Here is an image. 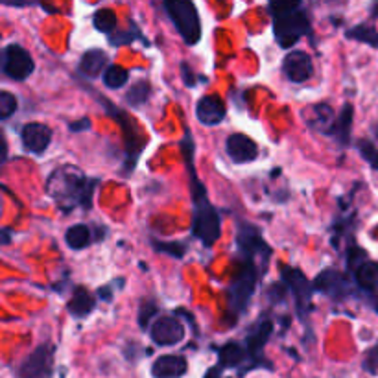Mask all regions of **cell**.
<instances>
[{
	"instance_id": "cell-31",
	"label": "cell",
	"mask_w": 378,
	"mask_h": 378,
	"mask_svg": "<svg viewBox=\"0 0 378 378\" xmlns=\"http://www.w3.org/2000/svg\"><path fill=\"white\" fill-rule=\"evenodd\" d=\"M151 246H154V249L157 253H165V255H168V257H174V258H183L185 255H187V251H189V247H187V244L185 242H157V240H151Z\"/></svg>"
},
{
	"instance_id": "cell-17",
	"label": "cell",
	"mask_w": 378,
	"mask_h": 378,
	"mask_svg": "<svg viewBox=\"0 0 378 378\" xmlns=\"http://www.w3.org/2000/svg\"><path fill=\"white\" fill-rule=\"evenodd\" d=\"M304 115H308L306 124H308L310 129L323 133V135H334V127H336V118L338 116H334L333 107L328 103H314V105H310L308 109L304 111Z\"/></svg>"
},
{
	"instance_id": "cell-15",
	"label": "cell",
	"mask_w": 378,
	"mask_h": 378,
	"mask_svg": "<svg viewBox=\"0 0 378 378\" xmlns=\"http://www.w3.org/2000/svg\"><path fill=\"white\" fill-rule=\"evenodd\" d=\"M225 115H227V107H225L224 100L216 94L201 96L196 103V118L203 126H218L224 122Z\"/></svg>"
},
{
	"instance_id": "cell-27",
	"label": "cell",
	"mask_w": 378,
	"mask_h": 378,
	"mask_svg": "<svg viewBox=\"0 0 378 378\" xmlns=\"http://www.w3.org/2000/svg\"><path fill=\"white\" fill-rule=\"evenodd\" d=\"M135 41H143L146 45H149V41L140 34V30L133 21H129V30H122V32H116V34L109 35V45L113 46H124L132 45Z\"/></svg>"
},
{
	"instance_id": "cell-30",
	"label": "cell",
	"mask_w": 378,
	"mask_h": 378,
	"mask_svg": "<svg viewBox=\"0 0 378 378\" xmlns=\"http://www.w3.org/2000/svg\"><path fill=\"white\" fill-rule=\"evenodd\" d=\"M159 314V306H157V303H155L154 299H148V301H144L143 304H140V308H138V327H140V330H149L151 328V321H154L155 315Z\"/></svg>"
},
{
	"instance_id": "cell-28",
	"label": "cell",
	"mask_w": 378,
	"mask_h": 378,
	"mask_svg": "<svg viewBox=\"0 0 378 378\" xmlns=\"http://www.w3.org/2000/svg\"><path fill=\"white\" fill-rule=\"evenodd\" d=\"M102 80L103 85L107 87V89H122L129 81V74L120 65H109L107 70L103 72Z\"/></svg>"
},
{
	"instance_id": "cell-35",
	"label": "cell",
	"mask_w": 378,
	"mask_h": 378,
	"mask_svg": "<svg viewBox=\"0 0 378 378\" xmlns=\"http://www.w3.org/2000/svg\"><path fill=\"white\" fill-rule=\"evenodd\" d=\"M361 367L372 377H378V345L367 350L366 356H364V361H361Z\"/></svg>"
},
{
	"instance_id": "cell-1",
	"label": "cell",
	"mask_w": 378,
	"mask_h": 378,
	"mask_svg": "<svg viewBox=\"0 0 378 378\" xmlns=\"http://www.w3.org/2000/svg\"><path fill=\"white\" fill-rule=\"evenodd\" d=\"M235 246L236 269L227 288L231 323H236L247 312L253 293L266 273L269 258L273 253L271 247L264 242L260 229L246 222H238Z\"/></svg>"
},
{
	"instance_id": "cell-18",
	"label": "cell",
	"mask_w": 378,
	"mask_h": 378,
	"mask_svg": "<svg viewBox=\"0 0 378 378\" xmlns=\"http://www.w3.org/2000/svg\"><path fill=\"white\" fill-rule=\"evenodd\" d=\"M189 369V361L181 355H162L151 366L154 378H181Z\"/></svg>"
},
{
	"instance_id": "cell-36",
	"label": "cell",
	"mask_w": 378,
	"mask_h": 378,
	"mask_svg": "<svg viewBox=\"0 0 378 378\" xmlns=\"http://www.w3.org/2000/svg\"><path fill=\"white\" fill-rule=\"evenodd\" d=\"M288 288L284 282H273L271 286H268V292H266V295H268L269 303L271 304H279L284 301V295H286Z\"/></svg>"
},
{
	"instance_id": "cell-3",
	"label": "cell",
	"mask_w": 378,
	"mask_h": 378,
	"mask_svg": "<svg viewBox=\"0 0 378 378\" xmlns=\"http://www.w3.org/2000/svg\"><path fill=\"white\" fill-rule=\"evenodd\" d=\"M100 185L98 178H87L83 170L74 165H61L46 178L45 192L65 214L76 209L89 211L92 207L94 190Z\"/></svg>"
},
{
	"instance_id": "cell-44",
	"label": "cell",
	"mask_w": 378,
	"mask_h": 378,
	"mask_svg": "<svg viewBox=\"0 0 378 378\" xmlns=\"http://www.w3.org/2000/svg\"><path fill=\"white\" fill-rule=\"evenodd\" d=\"M371 17H375V19L378 17V2H375V4L371 6Z\"/></svg>"
},
{
	"instance_id": "cell-14",
	"label": "cell",
	"mask_w": 378,
	"mask_h": 378,
	"mask_svg": "<svg viewBox=\"0 0 378 378\" xmlns=\"http://www.w3.org/2000/svg\"><path fill=\"white\" fill-rule=\"evenodd\" d=\"M282 72L292 83H304L314 72L312 58L303 50H293L282 59Z\"/></svg>"
},
{
	"instance_id": "cell-38",
	"label": "cell",
	"mask_w": 378,
	"mask_h": 378,
	"mask_svg": "<svg viewBox=\"0 0 378 378\" xmlns=\"http://www.w3.org/2000/svg\"><path fill=\"white\" fill-rule=\"evenodd\" d=\"M89 127H91V120H89V118H80L78 122L69 124V129L72 133H81L85 132V129H89Z\"/></svg>"
},
{
	"instance_id": "cell-23",
	"label": "cell",
	"mask_w": 378,
	"mask_h": 378,
	"mask_svg": "<svg viewBox=\"0 0 378 378\" xmlns=\"http://www.w3.org/2000/svg\"><path fill=\"white\" fill-rule=\"evenodd\" d=\"M249 360L247 349H244L240 344L229 342L218 350V364L222 367H238L244 361Z\"/></svg>"
},
{
	"instance_id": "cell-4",
	"label": "cell",
	"mask_w": 378,
	"mask_h": 378,
	"mask_svg": "<svg viewBox=\"0 0 378 378\" xmlns=\"http://www.w3.org/2000/svg\"><path fill=\"white\" fill-rule=\"evenodd\" d=\"M273 35L281 48H292L310 32V19L301 2H269Z\"/></svg>"
},
{
	"instance_id": "cell-2",
	"label": "cell",
	"mask_w": 378,
	"mask_h": 378,
	"mask_svg": "<svg viewBox=\"0 0 378 378\" xmlns=\"http://www.w3.org/2000/svg\"><path fill=\"white\" fill-rule=\"evenodd\" d=\"M181 151L187 160V170L190 176V190H192V203H194V211H192V236L203 244V247H212L220 238L222 233V218H220L216 207L212 205L207 194L205 185L201 183L194 167V138L187 129V135L183 140L179 143Z\"/></svg>"
},
{
	"instance_id": "cell-37",
	"label": "cell",
	"mask_w": 378,
	"mask_h": 378,
	"mask_svg": "<svg viewBox=\"0 0 378 378\" xmlns=\"http://www.w3.org/2000/svg\"><path fill=\"white\" fill-rule=\"evenodd\" d=\"M179 69H181V78H183V83L187 87H196V83H198V80H196V74L192 72V69L189 67V63L187 61H183V63L179 65Z\"/></svg>"
},
{
	"instance_id": "cell-33",
	"label": "cell",
	"mask_w": 378,
	"mask_h": 378,
	"mask_svg": "<svg viewBox=\"0 0 378 378\" xmlns=\"http://www.w3.org/2000/svg\"><path fill=\"white\" fill-rule=\"evenodd\" d=\"M356 148L360 151V155L364 159L369 162V167L372 170H377L378 172V149L377 146L371 143V140H367V138H360L358 143H356Z\"/></svg>"
},
{
	"instance_id": "cell-5",
	"label": "cell",
	"mask_w": 378,
	"mask_h": 378,
	"mask_svg": "<svg viewBox=\"0 0 378 378\" xmlns=\"http://www.w3.org/2000/svg\"><path fill=\"white\" fill-rule=\"evenodd\" d=\"M98 100L102 102V105L107 109L113 118H115L122 127V133H124V140H126V162H124V168H122V174L127 176V174L135 170L137 167V159L138 155L143 154L144 144H146V138H144L143 132H140V127L133 122V118H129L127 113H124L122 109L115 107L113 103L107 100V98L98 96Z\"/></svg>"
},
{
	"instance_id": "cell-32",
	"label": "cell",
	"mask_w": 378,
	"mask_h": 378,
	"mask_svg": "<svg viewBox=\"0 0 378 378\" xmlns=\"http://www.w3.org/2000/svg\"><path fill=\"white\" fill-rule=\"evenodd\" d=\"M366 260H369L366 249L360 246H356V244L355 246H349V249L345 253V264H347V271H349L350 275H353L356 269L360 268Z\"/></svg>"
},
{
	"instance_id": "cell-22",
	"label": "cell",
	"mask_w": 378,
	"mask_h": 378,
	"mask_svg": "<svg viewBox=\"0 0 378 378\" xmlns=\"http://www.w3.org/2000/svg\"><path fill=\"white\" fill-rule=\"evenodd\" d=\"M353 118H355V109L350 103H345L344 107L339 109V115L336 118V127H334V135L336 143L339 146L347 148L350 144V129H353Z\"/></svg>"
},
{
	"instance_id": "cell-24",
	"label": "cell",
	"mask_w": 378,
	"mask_h": 378,
	"mask_svg": "<svg viewBox=\"0 0 378 378\" xmlns=\"http://www.w3.org/2000/svg\"><path fill=\"white\" fill-rule=\"evenodd\" d=\"M92 242V231L89 225L76 224L67 229L65 233V244L72 249V251H81L85 249Z\"/></svg>"
},
{
	"instance_id": "cell-40",
	"label": "cell",
	"mask_w": 378,
	"mask_h": 378,
	"mask_svg": "<svg viewBox=\"0 0 378 378\" xmlns=\"http://www.w3.org/2000/svg\"><path fill=\"white\" fill-rule=\"evenodd\" d=\"M98 295H100V299H103V301H113V292H111V286H102L98 288Z\"/></svg>"
},
{
	"instance_id": "cell-9",
	"label": "cell",
	"mask_w": 378,
	"mask_h": 378,
	"mask_svg": "<svg viewBox=\"0 0 378 378\" xmlns=\"http://www.w3.org/2000/svg\"><path fill=\"white\" fill-rule=\"evenodd\" d=\"M54 353L52 344H43L30 353L17 367V378H52L54 372Z\"/></svg>"
},
{
	"instance_id": "cell-11",
	"label": "cell",
	"mask_w": 378,
	"mask_h": 378,
	"mask_svg": "<svg viewBox=\"0 0 378 378\" xmlns=\"http://www.w3.org/2000/svg\"><path fill=\"white\" fill-rule=\"evenodd\" d=\"M149 338L159 347H174L185 339V325L178 315H160L149 328Z\"/></svg>"
},
{
	"instance_id": "cell-26",
	"label": "cell",
	"mask_w": 378,
	"mask_h": 378,
	"mask_svg": "<svg viewBox=\"0 0 378 378\" xmlns=\"http://www.w3.org/2000/svg\"><path fill=\"white\" fill-rule=\"evenodd\" d=\"M92 24H94V28L100 32V34H107L113 35L116 28V15L113 10L109 8H100L94 12L92 15Z\"/></svg>"
},
{
	"instance_id": "cell-10",
	"label": "cell",
	"mask_w": 378,
	"mask_h": 378,
	"mask_svg": "<svg viewBox=\"0 0 378 378\" xmlns=\"http://www.w3.org/2000/svg\"><path fill=\"white\" fill-rule=\"evenodd\" d=\"M273 334V321L269 315H260L255 325L251 327V330L247 333L246 336V349L247 355H249V361H251V369L258 366H268V361L264 360V347L271 338Z\"/></svg>"
},
{
	"instance_id": "cell-8",
	"label": "cell",
	"mask_w": 378,
	"mask_h": 378,
	"mask_svg": "<svg viewBox=\"0 0 378 378\" xmlns=\"http://www.w3.org/2000/svg\"><path fill=\"white\" fill-rule=\"evenodd\" d=\"M35 61L24 46L10 43L2 48V72L6 78L15 81L28 80L34 74Z\"/></svg>"
},
{
	"instance_id": "cell-34",
	"label": "cell",
	"mask_w": 378,
	"mask_h": 378,
	"mask_svg": "<svg viewBox=\"0 0 378 378\" xmlns=\"http://www.w3.org/2000/svg\"><path fill=\"white\" fill-rule=\"evenodd\" d=\"M17 107H19L17 98L13 96L12 92H8V91L0 92V118H2V120H8V118L17 111Z\"/></svg>"
},
{
	"instance_id": "cell-21",
	"label": "cell",
	"mask_w": 378,
	"mask_h": 378,
	"mask_svg": "<svg viewBox=\"0 0 378 378\" xmlns=\"http://www.w3.org/2000/svg\"><path fill=\"white\" fill-rule=\"evenodd\" d=\"M356 286L367 293H375L378 290V262L375 260H366L360 268L353 273Z\"/></svg>"
},
{
	"instance_id": "cell-43",
	"label": "cell",
	"mask_w": 378,
	"mask_h": 378,
	"mask_svg": "<svg viewBox=\"0 0 378 378\" xmlns=\"http://www.w3.org/2000/svg\"><path fill=\"white\" fill-rule=\"evenodd\" d=\"M8 157V143H6V137H2V160H6Z\"/></svg>"
},
{
	"instance_id": "cell-19",
	"label": "cell",
	"mask_w": 378,
	"mask_h": 378,
	"mask_svg": "<svg viewBox=\"0 0 378 378\" xmlns=\"http://www.w3.org/2000/svg\"><path fill=\"white\" fill-rule=\"evenodd\" d=\"M107 61L109 56L100 48H91L81 56L80 63H78V72L87 80H94L98 76L107 70Z\"/></svg>"
},
{
	"instance_id": "cell-20",
	"label": "cell",
	"mask_w": 378,
	"mask_h": 378,
	"mask_svg": "<svg viewBox=\"0 0 378 378\" xmlns=\"http://www.w3.org/2000/svg\"><path fill=\"white\" fill-rule=\"evenodd\" d=\"M96 308V297L92 295L87 288L76 286L72 292V297L67 303V310L74 319H85Z\"/></svg>"
},
{
	"instance_id": "cell-39",
	"label": "cell",
	"mask_w": 378,
	"mask_h": 378,
	"mask_svg": "<svg viewBox=\"0 0 378 378\" xmlns=\"http://www.w3.org/2000/svg\"><path fill=\"white\" fill-rule=\"evenodd\" d=\"M225 367H222L220 364H216V366H212L209 371L205 372V377L203 378H222V371H224Z\"/></svg>"
},
{
	"instance_id": "cell-12",
	"label": "cell",
	"mask_w": 378,
	"mask_h": 378,
	"mask_svg": "<svg viewBox=\"0 0 378 378\" xmlns=\"http://www.w3.org/2000/svg\"><path fill=\"white\" fill-rule=\"evenodd\" d=\"M314 292L325 293L334 301H344L350 293V281L338 269H323L314 279Z\"/></svg>"
},
{
	"instance_id": "cell-13",
	"label": "cell",
	"mask_w": 378,
	"mask_h": 378,
	"mask_svg": "<svg viewBox=\"0 0 378 378\" xmlns=\"http://www.w3.org/2000/svg\"><path fill=\"white\" fill-rule=\"evenodd\" d=\"M21 143L30 154L43 155L52 143V129L41 122H30L21 129Z\"/></svg>"
},
{
	"instance_id": "cell-29",
	"label": "cell",
	"mask_w": 378,
	"mask_h": 378,
	"mask_svg": "<svg viewBox=\"0 0 378 378\" xmlns=\"http://www.w3.org/2000/svg\"><path fill=\"white\" fill-rule=\"evenodd\" d=\"M149 94H151V87H149L148 81H137L135 85L126 92V102L132 105V107H140L143 103L148 102Z\"/></svg>"
},
{
	"instance_id": "cell-6",
	"label": "cell",
	"mask_w": 378,
	"mask_h": 378,
	"mask_svg": "<svg viewBox=\"0 0 378 378\" xmlns=\"http://www.w3.org/2000/svg\"><path fill=\"white\" fill-rule=\"evenodd\" d=\"M162 8L185 43L189 46L198 45L201 39V21L196 4L189 0H167Z\"/></svg>"
},
{
	"instance_id": "cell-7",
	"label": "cell",
	"mask_w": 378,
	"mask_h": 378,
	"mask_svg": "<svg viewBox=\"0 0 378 378\" xmlns=\"http://www.w3.org/2000/svg\"><path fill=\"white\" fill-rule=\"evenodd\" d=\"M282 282L292 292L293 301H295V312L301 321H306L310 314V306H312V295H314V284H310L303 271L297 268H290V266H282L281 268Z\"/></svg>"
},
{
	"instance_id": "cell-42",
	"label": "cell",
	"mask_w": 378,
	"mask_h": 378,
	"mask_svg": "<svg viewBox=\"0 0 378 378\" xmlns=\"http://www.w3.org/2000/svg\"><path fill=\"white\" fill-rule=\"evenodd\" d=\"M12 242V229H2V246H8Z\"/></svg>"
},
{
	"instance_id": "cell-41",
	"label": "cell",
	"mask_w": 378,
	"mask_h": 378,
	"mask_svg": "<svg viewBox=\"0 0 378 378\" xmlns=\"http://www.w3.org/2000/svg\"><path fill=\"white\" fill-rule=\"evenodd\" d=\"M4 6L10 8H28V6H37L34 2H4Z\"/></svg>"
},
{
	"instance_id": "cell-16",
	"label": "cell",
	"mask_w": 378,
	"mask_h": 378,
	"mask_svg": "<svg viewBox=\"0 0 378 378\" xmlns=\"http://www.w3.org/2000/svg\"><path fill=\"white\" fill-rule=\"evenodd\" d=\"M225 151L229 155V159L236 165H246L253 162L258 157V146L251 137H247L244 133H233L225 143Z\"/></svg>"
},
{
	"instance_id": "cell-25",
	"label": "cell",
	"mask_w": 378,
	"mask_h": 378,
	"mask_svg": "<svg viewBox=\"0 0 378 378\" xmlns=\"http://www.w3.org/2000/svg\"><path fill=\"white\" fill-rule=\"evenodd\" d=\"M345 37L366 43V45L372 46V48H378V32L372 28L371 24H356V26L345 32Z\"/></svg>"
}]
</instances>
